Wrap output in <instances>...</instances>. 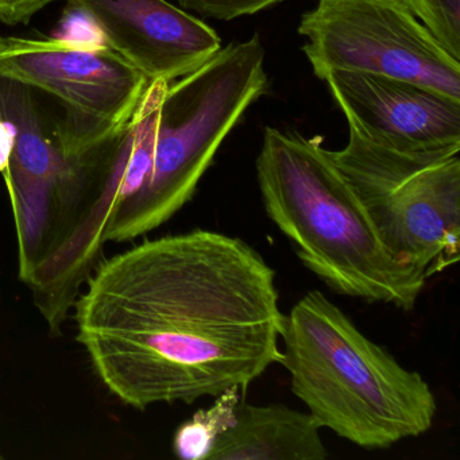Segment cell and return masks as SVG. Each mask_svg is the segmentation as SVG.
Listing matches in <instances>:
<instances>
[{"label":"cell","mask_w":460,"mask_h":460,"mask_svg":"<svg viewBox=\"0 0 460 460\" xmlns=\"http://www.w3.org/2000/svg\"><path fill=\"white\" fill-rule=\"evenodd\" d=\"M281 365L317 424L366 449H386L432 427L438 401L417 371L363 335L320 290L284 317Z\"/></svg>","instance_id":"obj_3"},{"label":"cell","mask_w":460,"mask_h":460,"mask_svg":"<svg viewBox=\"0 0 460 460\" xmlns=\"http://www.w3.org/2000/svg\"><path fill=\"white\" fill-rule=\"evenodd\" d=\"M330 155L397 262L430 279L459 261V155H401L346 145Z\"/></svg>","instance_id":"obj_5"},{"label":"cell","mask_w":460,"mask_h":460,"mask_svg":"<svg viewBox=\"0 0 460 460\" xmlns=\"http://www.w3.org/2000/svg\"><path fill=\"white\" fill-rule=\"evenodd\" d=\"M323 82L346 117L347 145L401 155H459L460 101L360 72L331 71Z\"/></svg>","instance_id":"obj_9"},{"label":"cell","mask_w":460,"mask_h":460,"mask_svg":"<svg viewBox=\"0 0 460 460\" xmlns=\"http://www.w3.org/2000/svg\"><path fill=\"white\" fill-rule=\"evenodd\" d=\"M53 2L58 0H0V22L7 26L25 25Z\"/></svg>","instance_id":"obj_15"},{"label":"cell","mask_w":460,"mask_h":460,"mask_svg":"<svg viewBox=\"0 0 460 460\" xmlns=\"http://www.w3.org/2000/svg\"><path fill=\"white\" fill-rule=\"evenodd\" d=\"M0 457H2V455H0Z\"/></svg>","instance_id":"obj_16"},{"label":"cell","mask_w":460,"mask_h":460,"mask_svg":"<svg viewBox=\"0 0 460 460\" xmlns=\"http://www.w3.org/2000/svg\"><path fill=\"white\" fill-rule=\"evenodd\" d=\"M311 413L282 403H239L236 421L215 444L208 460H325L327 448Z\"/></svg>","instance_id":"obj_11"},{"label":"cell","mask_w":460,"mask_h":460,"mask_svg":"<svg viewBox=\"0 0 460 460\" xmlns=\"http://www.w3.org/2000/svg\"><path fill=\"white\" fill-rule=\"evenodd\" d=\"M0 75L60 106L77 160L128 122L149 84L104 42L66 39L0 37Z\"/></svg>","instance_id":"obj_8"},{"label":"cell","mask_w":460,"mask_h":460,"mask_svg":"<svg viewBox=\"0 0 460 460\" xmlns=\"http://www.w3.org/2000/svg\"><path fill=\"white\" fill-rule=\"evenodd\" d=\"M255 169L266 214L306 269L339 295L414 308L429 277L389 254L319 138L266 128Z\"/></svg>","instance_id":"obj_2"},{"label":"cell","mask_w":460,"mask_h":460,"mask_svg":"<svg viewBox=\"0 0 460 460\" xmlns=\"http://www.w3.org/2000/svg\"><path fill=\"white\" fill-rule=\"evenodd\" d=\"M440 47L460 63V0H401Z\"/></svg>","instance_id":"obj_13"},{"label":"cell","mask_w":460,"mask_h":460,"mask_svg":"<svg viewBox=\"0 0 460 460\" xmlns=\"http://www.w3.org/2000/svg\"><path fill=\"white\" fill-rule=\"evenodd\" d=\"M75 303L77 339L126 405L246 389L281 362L276 271L249 243L198 230L101 261Z\"/></svg>","instance_id":"obj_1"},{"label":"cell","mask_w":460,"mask_h":460,"mask_svg":"<svg viewBox=\"0 0 460 460\" xmlns=\"http://www.w3.org/2000/svg\"><path fill=\"white\" fill-rule=\"evenodd\" d=\"M298 34L314 76L360 72L421 85L460 101V63L401 0H319Z\"/></svg>","instance_id":"obj_7"},{"label":"cell","mask_w":460,"mask_h":460,"mask_svg":"<svg viewBox=\"0 0 460 460\" xmlns=\"http://www.w3.org/2000/svg\"><path fill=\"white\" fill-rule=\"evenodd\" d=\"M180 6L188 12L196 13L204 18L228 21L247 15L258 14L284 0H177Z\"/></svg>","instance_id":"obj_14"},{"label":"cell","mask_w":460,"mask_h":460,"mask_svg":"<svg viewBox=\"0 0 460 460\" xmlns=\"http://www.w3.org/2000/svg\"><path fill=\"white\" fill-rule=\"evenodd\" d=\"M0 173L12 199L23 282L55 246L85 184L66 114L49 96L0 75Z\"/></svg>","instance_id":"obj_6"},{"label":"cell","mask_w":460,"mask_h":460,"mask_svg":"<svg viewBox=\"0 0 460 460\" xmlns=\"http://www.w3.org/2000/svg\"><path fill=\"white\" fill-rule=\"evenodd\" d=\"M238 387H231L215 397L211 408L200 409L182 422L174 433L173 451L185 460L208 459L217 438L234 427L236 408L241 403Z\"/></svg>","instance_id":"obj_12"},{"label":"cell","mask_w":460,"mask_h":460,"mask_svg":"<svg viewBox=\"0 0 460 460\" xmlns=\"http://www.w3.org/2000/svg\"><path fill=\"white\" fill-rule=\"evenodd\" d=\"M104 44L149 82L181 79L222 49L211 26L166 0H69Z\"/></svg>","instance_id":"obj_10"},{"label":"cell","mask_w":460,"mask_h":460,"mask_svg":"<svg viewBox=\"0 0 460 460\" xmlns=\"http://www.w3.org/2000/svg\"><path fill=\"white\" fill-rule=\"evenodd\" d=\"M268 83L258 34L226 45L181 79L149 82L134 110L146 137L149 172L120 207L107 242L131 241L174 217L193 198L217 150Z\"/></svg>","instance_id":"obj_4"}]
</instances>
